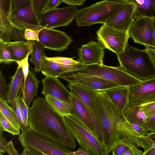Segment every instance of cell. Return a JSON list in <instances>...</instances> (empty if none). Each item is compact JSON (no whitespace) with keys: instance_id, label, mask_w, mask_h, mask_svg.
Masks as SVG:
<instances>
[{"instance_id":"1","label":"cell","mask_w":155,"mask_h":155,"mask_svg":"<svg viewBox=\"0 0 155 155\" xmlns=\"http://www.w3.org/2000/svg\"><path fill=\"white\" fill-rule=\"evenodd\" d=\"M28 110V122L33 132L71 150L77 147L64 117L55 111L45 98L39 97L34 100Z\"/></svg>"},{"instance_id":"2","label":"cell","mask_w":155,"mask_h":155,"mask_svg":"<svg viewBox=\"0 0 155 155\" xmlns=\"http://www.w3.org/2000/svg\"><path fill=\"white\" fill-rule=\"evenodd\" d=\"M94 100L102 128L104 143L110 153L122 139L117 126L124 116L103 91H94Z\"/></svg>"},{"instance_id":"3","label":"cell","mask_w":155,"mask_h":155,"mask_svg":"<svg viewBox=\"0 0 155 155\" xmlns=\"http://www.w3.org/2000/svg\"><path fill=\"white\" fill-rule=\"evenodd\" d=\"M117 55L120 66L130 74L142 81L155 77V68L145 49L141 50L129 46Z\"/></svg>"},{"instance_id":"4","label":"cell","mask_w":155,"mask_h":155,"mask_svg":"<svg viewBox=\"0 0 155 155\" xmlns=\"http://www.w3.org/2000/svg\"><path fill=\"white\" fill-rule=\"evenodd\" d=\"M128 0H104L78 10L75 18L78 26H89L106 21Z\"/></svg>"},{"instance_id":"5","label":"cell","mask_w":155,"mask_h":155,"mask_svg":"<svg viewBox=\"0 0 155 155\" xmlns=\"http://www.w3.org/2000/svg\"><path fill=\"white\" fill-rule=\"evenodd\" d=\"M76 73L81 75L101 78L119 86L129 87L143 81L130 74L120 66L112 67L104 64L84 65Z\"/></svg>"},{"instance_id":"6","label":"cell","mask_w":155,"mask_h":155,"mask_svg":"<svg viewBox=\"0 0 155 155\" xmlns=\"http://www.w3.org/2000/svg\"><path fill=\"white\" fill-rule=\"evenodd\" d=\"M71 134L90 155H109L104 144L70 116L64 117Z\"/></svg>"},{"instance_id":"7","label":"cell","mask_w":155,"mask_h":155,"mask_svg":"<svg viewBox=\"0 0 155 155\" xmlns=\"http://www.w3.org/2000/svg\"><path fill=\"white\" fill-rule=\"evenodd\" d=\"M18 140L24 149H33L44 155H68V153L72 151L61 143L38 135L31 130L20 134Z\"/></svg>"},{"instance_id":"8","label":"cell","mask_w":155,"mask_h":155,"mask_svg":"<svg viewBox=\"0 0 155 155\" xmlns=\"http://www.w3.org/2000/svg\"><path fill=\"white\" fill-rule=\"evenodd\" d=\"M96 35L100 45L117 55L123 52L129 46L130 36L128 31L117 30L103 24L97 31Z\"/></svg>"},{"instance_id":"9","label":"cell","mask_w":155,"mask_h":155,"mask_svg":"<svg viewBox=\"0 0 155 155\" xmlns=\"http://www.w3.org/2000/svg\"><path fill=\"white\" fill-rule=\"evenodd\" d=\"M12 0H0V39L6 43L24 41L25 30L16 25L12 18Z\"/></svg>"},{"instance_id":"10","label":"cell","mask_w":155,"mask_h":155,"mask_svg":"<svg viewBox=\"0 0 155 155\" xmlns=\"http://www.w3.org/2000/svg\"><path fill=\"white\" fill-rule=\"evenodd\" d=\"M78 10L76 6H68L43 13L39 19L40 25L44 28L54 29L66 26L75 19Z\"/></svg>"},{"instance_id":"11","label":"cell","mask_w":155,"mask_h":155,"mask_svg":"<svg viewBox=\"0 0 155 155\" xmlns=\"http://www.w3.org/2000/svg\"><path fill=\"white\" fill-rule=\"evenodd\" d=\"M71 91L77 95L87 108L91 116L95 136L104 143L103 131L94 100V90L79 85L68 83L67 85Z\"/></svg>"},{"instance_id":"12","label":"cell","mask_w":155,"mask_h":155,"mask_svg":"<svg viewBox=\"0 0 155 155\" xmlns=\"http://www.w3.org/2000/svg\"><path fill=\"white\" fill-rule=\"evenodd\" d=\"M12 18L14 23L24 30H38L44 28L40 24L32 0H27L18 8L12 11Z\"/></svg>"},{"instance_id":"13","label":"cell","mask_w":155,"mask_h":155,"mask_svg":"<svg viewBox=\"0 0 155 155\" xmlns=\"http://www.w3.org/2000/svg\"><path fill=\"white\" fill-rule=\"evenodd\" d=\"M38 37V42L44 48L58 51L67 49L73 41L72 38L65 32L46 28L42 29Z\"/></svg>"},{"instance_id":"14","label":"cell","mask_w":155,"mask_h":155,"mask_svg":"<svg viewBox=\"0 0 155 155\" xmlns=\"http://www.w3.org/2000/svg\"><path fill=\"white\" fill-rule=\"evenodd\" d=\"M129 106L155 101V77L129 87Z\"/></svg>"},{"instance_id":"15","label":"cell","mask_w":155,"mask_h":155,"mask_svg":"<svg viewBox=\"0 0 155 155\" xmlns=\"http://www.w3.org/2000/svg\"><path fill=\"white\" fill-rule=\"evenodd\" d=\"M153 19L139 18L134 21L128 32L134 42L152 47Z\"/></svg>"},{"instance_id":"16","label":"cell","mask_w":155,"mask_h":155,"mask_svg":"<svg viewBox=\"0 0 155 155\" xmlns=\"http://www.w3.org/2000/svg\"><path fill=\"white\" fill-rule=\"evenodd\" d=\"M135 6L131 0L121 6L106 21L104 24L115 29L128 31L134 21L133 14Z\"/></svg>"},{"instance_id":"17","label":"cell","mask_w":155,"mask_h":155,"mask_svg":"<svg viewBox=\"0 0 155 155\" xmlns=\"http://www.w3.org/2000/svg\"><path fill=\"white\" fill-rule=\"evenodd\" d=\"M70 94V116L95 136L92 119L86 107L77 95L72 92Z\"/></svg>"},{"instance_id":"18","label":"cell","mask_w":155,"mask_h":155,"mask_svg":"<svg viewBox=\"0 0 155 155\" xmlns=\"http://www.w3.org/2000/svg\"><path fill=\"white\" fill-rule=\"evenodd\" d=\"M61 78L65 80L68 83L82 85L97 91H102L119 86L116 84L101 78L81 75L76 73L72 75H65Z\"/></svg>"},{"instance_id":"19","label":"cell","mask_w":155,"mask_h":155,"mask_svg":"<svg viewBox=\"0 0 155 155\" xmlns=\"http://www.w3.org/2000/svg\"><path fill=\"white\" fill-rule=\"evenodd\" d=\"M104 48L96 42L91 41L78 49L77 60L84 65L103 64Z\"/></svg>"},{"instance_id":"20","label":"cell","mask_w":155,"mask_h":155,"mask_svg":"<svg viewBox=\"0 0 155 155\" xmlns=\"http://www.w3.org/2000/svg\"><path fill=\"white\" fill-rule=\"evenodd\" d=\"M42 82L43 87L41 93L45 97L50 95L70 105V92L58 77H46Z\"/></svg>"},{"instance_id":"21","label":"cell","mask_w":155,"mask_h":155,"mask_svg":"<svg viewBox=\"0 0 155 155\" xmlns=\"http://www.w3.org/2000/svg\"><path fill=\"white\" fill-rule=\"evenodd\" d=\"M119 112L124 115L129 106V87L118 86L102 91Z\"/></svg>"},{"instance_id":"22","label":"cell","mask_w":155,"mask_h":155,"mask_svg":"<svg viewBox=\"0 0 155 155\" xmlns=\"http://www.w3.org/2000/svg\"><path fill=\"white\" fill-rule=\"evenodd\" d=\"M40 81L36 77V74L29 70L25 82L22 86V91L24 101L28 108L37 96Z\"/></svg>"},{"instance_id":"23","label":"cell","mask_w":155,"mask_h":155,"mask_svg":"<svg viewBox=\"0 0 155 155\" xmlns=\"http://www.w3.org/2000/svg\"><path fill=\"white\" fill-rule=\"evenodd\" d=\"M135 6L133 19L146 17L155 20V0H131Z\"/></svg>"},{"instance_id":"24","label":"cell","mask_w":155,"mask_h":155,"mask_svg":"<svg viewBox=\"0 0 155 155\" xmlns=\"http://www.w3.org/2000/svg\"><path fill=\"white\" fill-rule=\"evenodd\" d=\"M117 129L122 139L141 147L139 138L141 137L133 128L125 117L118 123Z\"/></svg>"},{"instance_id":"25","label":"cell","mask_w":155,"mask_h":155,"mask_svg":"<svg viewBox=\"0 0 155 155\" xmlns=\"http://www.w3.org/2000/svg\"><path fill=\"white\" fill-rule=\"evenodd\" d=\"M10 78V83L7 84L8 89L7 101L9 105L17 97L18 92L23 84L24 75L21 68L18 66L14 74Z\"/></svg>"},{"instance_id":"26","label":"cell","mask_w":155,"mask_h":155,"mask_svg":"<svg viewBox=\"0 0 155 155\" xmlns=\"http://www.w3.org/2000/svg\"><path fill=\"white\" fill-rule=\"evenodd\" d=\"M46 56L42 60L41 71L46 77L61 78L64 75H68L66 70L58 64L47 60Z\"/></svg>"},{"instance_id":"27","label":"cell","mask_w":155,"mask_h":155,"mask_svg":"<svg viewBox=\"0 0 155 155\" xmlns=\"http://www.w3.org/2000/svg\"><path fill=\"white\" fill-rule=\"evenodd\" d=\"M6 43L13 61H21L26 57L29 51L27 42L20 41Z\"/></svg>"},{"instance_id":"28","label":"cell","mask_w":155,"mask_h":155,"mask_svg":"<svg viewBox=\"0 0 155 155\" xmlns=\"http://www.w3.org/2000/svg\"><path fill=\"white\" fill-rule=\"evenodd\" d=\"M46 59L58 64L65 69L68 75H72L84 65L78 60L71 58L62 57H46Z\"/></svg>"},{"instance_id":"29","label":"cell","mask_w":155,"mask_h":155,"mask_svg":"<svg viewBox=\"0 0 155 155\" xmlns=\"http://www.w3.org/2000/svg\"><path fill=\"white\" fill-rule=\"evenodd\" d=\"M124 115L130 124L140 125L143 126L147 117L139 106H129L125 110Z\"/></svg>"},{"instance_id":"30","label":"cell","mask_w":155,"mask_h":155,"mask_svg":"<svg viewBox=\"0 0 155 155\" xmlns=\"http://www.w3.org/2000/svg\"><path fill=\"white\" fill-rule=\"evenodd\" d=\"M44 48L38 42L35 41L29 59L31 62L35 66V71H41L42 60L46 56Z\"/></svg>"},{"instance_id":"31","label":"cell","mask_w":155,"mask_h":155,"mask_svg":"<svg viewBox=\"0 0 155 155\" xmlns=\"http://www.w3.org/2000/svg\"><path fill=\"white\" fill-rule=\"evenodd\" d=\"M45 98L47 102L60 115L64 117L71 115L70 105L50 95Z\"/></svg>"},{"instance_id":"32","label":"cell","mask_w":155,"mask_h":155,"mask_svg":"<svg viewBox=\"0 0 155 155\" xmlns=\"http://www.w3.org/2000/svg\"><path fill=\"white\" fill-rule=\"evenodd\" d=\"M0 112L16 128L18 129H20L19 122L15 112L7 101L1 97H0Z\"/></svg>"},{"instance_id":"33","label":"cell","mask_w":155,"mask_h":155,"mask_svg":"<svg viewBox=\"0 0 155 155\" xmlns=\"http://www.w3.org/2000/svg\"><path fill=\"white\" fill-rule=\"evenodd\" d=\"M10 106L16 114L22 133L31 130L29 124L27 123L25 120L21 108L18 97Z\"/></svg>"},{"instance_id":"34","label":"cell","mask_w":155,"mask_h":155,"mask_svg":"<svg viewBox=\"0 0 155 155\" xmlns=\"http://www.w3.org/2000/svg\"><path fill=\"white\" fill-rule=\"evenodd\" d=\"M0 129L14 136L20 134V129L16 128L0 112Z\"/></svg>"},{"instance_id":"35","label":"cell","mask_w":155,"mask_h":155,"mask_svg":"<svg viewBox=\"0 0 155 155\" xmlns=\"http://www.w3.org/2000/svg\"><path fill=\"white\" fill-rule=\"evenodd\" d=\"M13 62L6 42L0 39V62L9 64Z\"/></svg>"},{"instance_id":"36","label":"cell","mask_w":155,"mask_h":155,"mask_svg":"<svg viewBox=\"0 0 155 155\" xmlns=\"http://www.w3.org/2000/svg\"><path fill=\"white\" fill-rule=\"evenodd\" d=\"M134 145L122 139L120 142L112 150L111 152L112 155H120L127 149Z\"/></svg>"},{"instance_id":"37","label":"cell","mask_w":155,"mask_h":155,"mask_svg":"<svg viewBox=\"0 0 155 155\" xmlns=\"http://www.w3.org/2000/svg\"><path fill=\"white\" fill-rule=\"evenodd\" d=\"M48 0H32L35 14L38 19L43 13Z\"/></svg>"},{"instance_id":"38","label":"cell","mask_w":155,"mask_h":155,"mask_svg":"<svg viewBox=\"0 0 155 155\" xmlns=\"http://www.w3.org/2000/svg\"><path fill=\"white\" fill-rule=\"evenodd\" d=\"M139 107L144 113L147 118L155 114V101L145 104Z\"/></svg>"},{"instance_id":"39","label":"cell","mask_w":155,"mask_h":155,"mask_svg":"<svg viewBox=\"0 0 155 155\" xmlns=\"http://www.w3.org/2000/svg\"><path fill=\"white\" fill-rule=\"evenodd\" d=\"M8 89L5 81V76L0 71V97L7 100Z\"/></svg>"},{"instance_id":"40","label":"cell","mask_w":155,"mask_h":155,"mask_svg":"<svg viewBox=\"0 0 155 155\" xmlns=\"http://www.w3.org/2000/svg\"><path fill=\"white\" fill-rule=\"evenodd\" d=\"M42 29L38 30L26 29L24 34L25 38L27 41H35L39 42V34Z\"/></svg>"},{"instance_id":"41","label":"cell","mask_w":155,"mask_h":155,"mask_svg":"<svg viewBox=\"0 0 155 155\" xmlns=\"http://www.w3.org/2000/svg\"><path fill=\"white\" fill-rule=\"evenodd\" d=\"M141 147L145 152L148 150L152 148H155V143H153L148 136L147 135L142 136L139 138Z\"/></svg>"},{"instance_id":"42","label":"cell","mask_w":155,"mask_h":155,"mask_svg":"<svg viewBox=\"0 0 155 155\" xmlns=\"http://www.w3.org/2000/svg\"><path fill=\"white\" fill-rule=\"evenodd\" d=\"M143 127L147 131L155 132V114L147 118Z\"/></svg>"},{"instance_id":"43","label":"cell","mask_w":155,"mask_h":155,"mask_svg":"<svg viewBox=\"0 0 155 155\" xmlns=\"http://www.w3.org/2000/svg\"><path fill=\"white\" fill-rule=\"evenodd\" d=\"M19 101L21 108L26 122L28 124V108L25 102L23 97L18 96Z\"/></svg>"},{"instance_id":"44","label":"cell","mask_w":155,"mask_h":155,"mask_svg":"<svg viewBox=\"0 0 155 155\" xmlns=\"http://www.w3.org/2000/svg\"><path fill=\"white\" fill-rule=\"evenodd\" d=\"M61 2L62 0H48L43 13L57 8Z\"/></svg>"},{"instance_id":"45","label":"cell","mask_w":155,"mask_h":155,"mask_svg":"<svg viewBox=\"0 0 155 155\" xmlns=\"http://www.w3.org/2000/svg\"><path fill=\"white\" fill-rule=\"evenodd\" d=\"M135 145L129 148L120 155H143V151Z\"/></svg>"},{"instance_id":"46","label":"cell","mask_w":155,"mask_h":155,"mask_svg":"<svg viewBox=\"0 0 155 155\" xmlns=\"http://www.w3.org/2000/svg\"><path fill=\"white\" fill-rule=\"evenodd\" d=\"M5 148L6 151L9 155H22L18 154V152L14 147L12 140L8 142V143L5 145Z\"/></svg>"},{"instance_id":"47","label":"cell","mask_w":155,"mask_h":155,"mask_svg":"<svg viewBox=\"0 0 155 155\" xmlns=\"http://www.w3.org/2000/svg\"><path fill=\"white\" fill-rule=\"evenodd\" d=\"M130 124L134 130L141 137L147 135L148 133L145 130L143 126L137 124Z\"/></svg>"},{"instance_id":"48","label":"cell","mask_w":155,"mask_h":155,"mask_svg":"<svg viewBox=\"0 0 155 155\" xmlns=\"http://www.w3.org/2000/svg\"><path fill=\"white\" fill-rule=\"evenodd\" d=\"M2 131V130L0 129V151L3 153H5L6 151L5 147L8 142L3 137Z\"/></svg>"},{"instance_id":"49","label":"cell","mask_w":155,"mask_h":155,"mask_svg":"<svg viewBox=\"0 0 155 155\" xmlns=\"http://www.w3.org/2000/svg\"><path fill=\"white\" fill-rule=\"evenodd\" d=\"M62 2H64L71 6L75 5H82L86 0H62Z\"/></svg>"},{"instance_id":"50","label":"cell","mask_w":155,"mask_h":155,"mask_svg":"<svg viewBox=\"0 0 155 155\" xmlns=\"http://www.w3.org/2000/svg\"><path fill=\"white\" fill-rule=\"evenodd\" d=\"M21 154L22 155H44L40 152L31 148H24Z\"/></svg>"},{"instance_id":"51","label":"cell","mask_w":155,"mask_h":155,"mask_svg":"<svg viewBox=\"0 0 155 155\" xmlns=\"http://www.w3.org/2000/svg\"><path fill=\"white\" fill-rule=\"evenodd\" d=\"M145 49L149 54L155 68V48L148 46H145Z\"/></svg>"},{"instance_id":"52","label":"cell","mask_w":155,"mask_h":155,"mask_svg":"<svg viewBox=\"0 0 155 155\" xmlns=\"http://www.w3.org/2000/svg\"><path fill=\"white\" fill-rule=\"evenodd\" d=\"M27 1V0H12V11H13L21 6Z\"/></svg>"},{"instance_id":"53","label":"cell","mask_w":155,"mask_h":155,"mask_svg":"<svg viewBox=\"0 0 155 155\" xmlns=\"http://www.w3.org/2000/svg\"><path fill=\"white\" fill-rule=\"evenodd\" d=\"M68 155H90L83 148L80 147L76 151H72L67 153Z\"/></svg>"},{"instance_id":"54","label":"cell","mask_w":155,"mask_h":155,"mask_svg":"<svg viewBox=\"0 0 155 155\" xmlns=\"http://www.w3.org/2000/svg\"><path fill=\"white\" fill-rule=\"evenodd\" d=\"M153 48H155V20L153 19Z\"/></svg>"},{"instance_id":"55","label":"cell","mask_w":155,"mask_h":155,"mask_svg":"<svg viewBox=\"0 0 155 155\" xmlns=\"http://www.w3.org/2000/svg\"><path fill=\"white\" fill-rule=\"evenodd\" d=\"M143 155H155V148H152L143 153Z\"/></svg>"},{"instance_id":"56","label":"cell","mask_w":155,"mask_h":155,"mask_svg":"<svg viewBox=\"0 0 155 155\" xmlns=\"http://www.w3.org/2000/svg\"><path fill=\"white\" fill-rule=\"evenodd\" d=\"M147 135L152 141L155 143V132L148 133Z\"/></svg>"},{"instance_id":"57","label":"cell","mask_w":155,"mask_h":155,"mask_svg":"<svg viewBox=\"0 0 155 155\" xmlns=\"http://www.w3.org/2000/svg\"><path fill=\"white\" fill-rule=\"evenodd\" d=\"M0 155H3V153L0 151Z\"/></svg>"}]
</instances>
